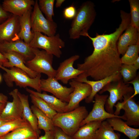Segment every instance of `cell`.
<instances>
[{"instance_id":"cell-42","label":"cell","mask_w":139,"mask_h":139,"mask_svg":"<svg viewBox=\"0 0 139 139\" xmlns=\"http://www.w3.org/2000/svg\"><path fill=\"white\" fill-rule=\"evenodd\" d=\"M65 1V0H57L55 4L56 7V8L60 7Z\"/></svg>"},{"instance_id":"cell-34","label":"cell","mask_w":139,"mask_h":139,"mask_svg":"<svg viewBox=\"0 0 139 139\" xmlns=\"http://www.w3.org/2000/svg\"><path fill=\"white\" fill-rule=\"evenodd\" d=\"M130 8V24L139 30V1L129 0Z\"/></svg>"},{"instance_id":"cell-47","label":"cell","mask_w":139,"mask_h":139,"mask_svg":"<svg viewBox=\"0 0 139 139\" xmlns=\"http://www.w3.org/2000/svg\"><path fill=\"white\" fill-rule=\"evenodd\" d=\"M30 139H38V138H37V137L33 138H31Z\"/></svg>"},{"instance_id":"cell-45","label":"cell","mask_w":139,"mask_h":139,"mask_svg":"<svg viewBox=\"0 0 139 139\" xmlns=\"http://www.w3.org/2000/svg\"><path fill=\"white\" fill-rule=\"evenodd\" d=\"M8 121L2 119L0 117V126L3 124H4L5 123Z\"/></svg>"},{"instance_id":"cell-32","label":"cell","mask_w":139,"mask_h":139,"mask_svg":"<svg viewBox=\"0 0 139 139\" xmlns=\"http://www.w3.org/2000/svg\"><path fill=\"white\" fill-rule=\"evenodd\" d=\"M39 7L41 12L45 15L46 18L50 21H53L54 0H39L38 1Z\"/></svg>"},{"instance_id":"cell-19","label":"cell","mask_w":139,"mask_h":139,"mask_svg":"<svg viewBox=\"0 0 139 139\" xmlns=\"http://www.w3.org/2000/svg\"><path fill=\"white\" fill-rule=\"evenodd\" d=\"M122 76L119 73L114 74L102 79L98 81H90L86 78H77L75 80L87 83L91 88V91L90 95L85 99V102L90 103L93 100L95 95L108 83L121 79Z\"/></svg>"},{"instance_id":"cell-9","label":"cell","mask_w":139,"mask_h":139,"mask_svg":"<svg viewBox=\"0 0 139 139\" xmlns=\"http://www.w3.org/2000/svg\"><path fill=\"white\" fill-rule=\"evenodd\" d=\"M132 95H125L123 102H118L116 105H115L116 109L114 114L119 115L120 110L123 109L125 111L122 116L123 119L129 126L137 127L139 125V105L133 98L131 97Z\"/></svg>"},{"instance_id":"cell-17","label":"cell","mask_w":139,"mask_h":139,"mask_svg":"<svg viewBox=\"0 0 139 139\" xmlns=\"http://www.w3.org/2000/svg\"><path fill=\"white\" fill-rule=\"evenodd\" d=\"M8 51L18 53L24 56L27 61L33 59L34 55L29 44L20 39L15 41L0 43V51L2 53Z\"/></svg>"},{"instance_id":"cell-40","label":"cell","mask_w":139,"mask_h":139,"mask_svg":"<svg viewBox=\"0 0 139 139\" xmlns=\"http://www.w3.org/2000/svg\"><path fill=\"white\" fill-rule=\"evenodd\" d=\"M8 97L2 93H0V103H6L8 101Z\"/></svg>"},{"instance_id":"cell-3","label":"cell","mask_w":139,"mask_h":139,"mask_svg":"<svg viewBox=\"0 0 139 139\" xmlns=\"http://www.w3.org/2000/svg\"><path fill=\"white\" fill-rule=\"evenodd\" d=\"M88 114L85 106H79L69 111L57 113L52 120L55 126L72 137L80 128L81 123Z\"/></svg>"},{"instance_id":"cell-46","label":"cell","mask_w":139,"mask_h":139,"mask_svg":"<svg viewBox=\"0 0 139 139\" xmlns=\"http://www.w3.org/2000/svg\"><path fill=\"white\" fill-rule=\"evenodd\" d=\"M2 80V77L1 76L0 74V82H1Z\"/></svg>"},{"instance_id":"cell-43","label":"cell","mask_w":139,"mask_h":139,"mask_svg":"<svg viewBox=\"0 0 139 139\" xmlns=\"http://www.w3.org/2000/svg\"><path fill=\"white\" fill-rule=\"evenodd\" d=\"M133 65L137 70L139 68V57L135 61Z\"/></svg>"},{"instance_id":"cell-33","label":"cell","mask_w":139,"mask_h":139,"mask_svg":"<svg viewBox=\"0 0 139 139\" xmlns=\"http://www.w3.org/2000/svg\"><path fill=\"white\" fill-rule=\"evenodd\" d=\"M137 70L133 65L122 64L119 73L123 77L124 82L126 83L135 79Z\"/></svg>"},{"instance_id":"cell-2","label":"cell","mask_w":139,"mask_h":139,"mask_svg":"<svg viewBox=\"0 0 139 139\" xmlns=\"http://www.w3.org/2000/svg\"><path fill=\"white\" fill-rule=\"evenodd\" d=\"M96 15L93 2L87 1L83 3L77 10L76 14L72 21L68 31L70 38L76 39L81 36L87 37Z\"/></svg>"},{"instance_id":"cell-23","label":"cell","mask_w":139,"mask_h":139,"mask_svg":"<svg viewBox=\"0 0 139 139\" xmlns=\"http://www.w3.org/2000/svg\"><path fill=\"white\" fill-rule=\"evenodd\" d=\"M26 91L30 94L38 96L45 101L50 107L57 113L65 112L68 103L63 102L53 95L47 94L45 92L40 93L26 88Z\"/></svg>"},{"instance_id":"cell-36","label":"cell","mask_w":139,"mask_h":139,"mask_svg":"<svg viewBox=\"0 0 139 139\" xmlns=\"http://www.w3.org/2000/svg\"><path fill=\"white\" fill-rule=\"evenodd\" d=\"M54 139H74L64 133L60 128L55 127Z\"/></svg>"},{"instance_id":"cell-28","label":"cell","mask_w":139,"mask_h":139,"mask_svg":"<svg viewBox=\"0 0 139 139\" xmlns=\"http://www.w3.org/2000/svg\"><path fill=\"white\" fill-rule=\"evenodd\" d=\"M120 135L115 133L107 121H102L94 139H120Z\"/></svg>"},{"instance_id":"cell-29","label":"cell","mask_w":139,"mask_h":139,"mask_svg":"<svg viewBox=\"0 0 139 139\" xmlns=\"http://www.w3.org/2000/svg\"><path fill=\"white\" fill-rule=\"evenodd\" d=\"M30 125L23 117L21 119L7 121L0 126V136H2L17 129Z\"/></svg>"},{"instance_id":"cell-10","label":"cell","mask_w":139,"mask_h":139,"mask_svg":"<svg viewBox=\"0 0 139 139\" xmlns=\"http://www.w3.org/2000/svg\"><path fill=\"white\" fill-rule=\"evenodd\" d=\"M108 95L97 94L94 97L95 101L92 110L80 124V127L88 122L93 121H102L109 118L117 117L123 119L122 116L109 113L105 108L106 101L108 97Z\"/></svg>"},{"instance_id":"cell-5","label":"cell","mask_w":139,"mask_h":139,"mask_svg":"<svg viewBox=\"0 0 139 139\" xmlns=\"http://www.w3.org/2000/svg\"><path fill=\"white\" fill-rule=\"evenodd\" d=\"M108 91L109 93L105 105L106 110L108 112L114 114L113 108L115 104L119 101H122L125 95L133 94L134 92L133 88L129 84L125 83L121 79L110 82L99 91L101 94Z\"/></svg>"},{"instance_id":"cell-26","label":"cell","mask_w":139,"mask_h":139,"mask_svg":"<svg viewBox=\"0 0 139 139\" xmlns=\"http://www.w3.org/2000/svg\"><path fill=\"white\" fill-rule=\"evenodd\" d=\"M39 137L30 125L17 129L1 137V139H30Z\"/></svg>"},{"instance_id":"cell-25","label":"cell","mask_w":139,"mask_h":139,"mask_svg":"<svg viewBox=\"0 0 139 139\" xmlns=\"http://www.w3.org/2000/svg\"><path fill=\"white\" fill-rule=\"evenodd\" d=\"M102 122L93 121L86 123L80 127L72 137L74 139H94Z\"/></svg>"},{"instance_id":"cell-35","label":"cell","mask_w":139,"mask_h":139,"mask_svg":"<svg viewBox=\"0 0 139 139\" xmlns=\"http://www.w3.org/2000/svg\"><path fill=\"white\" fill-rule=\"evenodd\" d=\"M77 10L73 5H71L65 8L63 11L64 17L67 19H73L76 13Z\"/></svg>"},{"instance_id":"cell-7","label":"cell","mask_w":139,"mask_h":139,"mask_svg":"<svg viewBox=\"0 0 139 139\" xmlns=\"http://www.w3.org/2000/svg\"><path fill=\"white\" fill-rule=\"evenodd\" d=\"M34 55L32 59L27 61L26 65L31 70L38 73H43L48 77H55L56 70L53 66V55L46 51L32 48Z\"/></svg>"},{"instance_id":"cell-11","label":"cell","mask_w":139,"mask_h":139,"mask_svg":"<svg viewBox=\"0 0 139 139\" xmlns=\"http://www.w3.org/2000/svg\"><path fill=\"white\" fill-rule=\"evenodd\" d=\"M40 88L41 91L50 93L62 101L67 103L74 89L72 87L68 88L62 85L55 77L41 79Z\"/></svg>"},{"instance_id":"cell-13","label":"cell","mask_w":139,"mask_h":139,"mask_svg":"<svg viewBox=\"0 0 139 139\" xmlns=\"http://www.w3.org/2000/svg\"><path fill=\"white\" fill-rule=\"evenodd\" d=\"M80 58L78 55H73L60 63L57 70L55 78L63 84H67L70 80L76 79L83 71L74 68V62Z\"/></svg>"},{"instance_id":"cell-20","label":"cell","mask_w":139,"mask_h":139,"mask_svg":"<svg viewBox=\"0 0 139 139\" xmlns=\"http://www.w3.org/2000/svg\"><path fill=\"white\" fill-rule=\"evenodd\" d=\"M35 1L33 0H4L2 7L6 12L20 17L28 11L32 9Z\"/></svg>"},{"instance_id":"cell-24","label":"cell","mask_w":139,"mask_h":139,"mask_svg":"<svg viewBox=\"0 0 139 139\" xmlns=\"http://www.w3.org/2000/svg\"><path fill=\"white\" fill-rule=\"evenodd\" d=\"M18 94L23 106V117L39 137L40 131L38 128V120L29 106L28 95L22 94L19 91Z\"/></svg>"},{"instance_id":"cell-12","label":"cell","mask_w":139,"mask_h":139,"mask_svg":"<svg viewBox=\"0 0 139 139\" xmlns=\"http://www.w3.org/2000/svg\"><path fill=\"white\" fill-rule=\"evenodd\" d=\"M69 84L74 89L70 95V101L66 107L65 112L72 111L80 106V102L90 95L92 90L90 86L87 83L74 79L69 82Z\"/></svg>"},{"instance_id":"cell-16","label":"cell","mask_w":139,"mask_h":139,"mask_svg":"<svg viewBox=\"0 0 139 139\" xmlns=\"http://www.w3.org/2000/svg\"><path fill=\"white\" fill-rule=\"evenodd\" d=\"M119 37L117 42L119 54L123 55L130 46L139 43V30L130 24Z\"/></svg>"},{"instance_id":"cell-39","label":"cell","mask_w":139,"mask_h":139,"mask_svg":"<svg viewBox=\"0 0 139 139\" xmlns=\"http://www.w3.org/2000/svg\"><path fill=\"white\" fill-rule=\"evenodd\" d=\"M10 15L0 6V22L6 20Z\"/></svg>"},{"instance_id":"cell-14","label":"cell","mask_w":139,"mask_h":139,"mask_svg":"<svg viewBox=\"0 0 139 139\" xmlns=\"http://www.w3.org/2000/svg\"><path fill=\"white\" fill-rule=\"evenodd\" d=\"M20 28L19 17L13 14L10 15L0 24V43L20 39L18 36Z\"/></svg>"},{"instance_id":"cell-31","label":"cell","mask_w":139,"mask_h":139,"mask_svg":"<svg viewBox=\"0 0 139 139\" xmlns=\"http://www.w3.org/2000/svg\"><path fill=\"white\" fill-rule=\"evenodd\" d=\"M139 43L130 46L121 58L122 64L133 65L139 57Z\"/></svg>"},{"instance_id":"cell-1","label":"cell","mask_w":139,"mask_h":139,"mask_svg":"<svg viewBox=\"0 0 139 139\" xmlns=\"http://www.w3.org/2000/svg\"><path fill=\"white\" fill-rule=\"evenodd\" d=\"M120 14L121 23L114 32L108 34L97 33L94 37L87 36L92 41L94 50L85 58L83 63L77 64V69L83 71L79 77L90 76L98 81L119 73L122 64L117 42L131 22L130 13L121 10Z\"/></svg>"},{"instance_id":"cell-38","label":"cell","mask_w":139,"mask_h":139,"mask_svg":"<svg viewBox=\"0 0 139 139\" xmlns=\"http://www.w3.org/2000/svg\"><path fill=\"white\" fill-rule=\"evenodd\" d=\"M54 130L45 131L44 135L39 137L38 139H54Z\"/></svg>"},{"instance_id":"cell-44","label":"cell","mask_w":139,"mask_h":139,"mask_svg":"<svg viewBox=\"0 0 139 139\" xmlns=\"http://www.w3.org/2000/svg\"><path fill=\"white\" fill-rule=\"evenodd\" d=\"M6 103H0V115L4 109Z\"/></svg>"},{"instance_id":"cell-27","label":"cell","mask_w":139,"mask_h":139,"mask_svg":"<svg viewBox=\"0 0 139 139\" xmlns=\"http://www.w3.org/2000/svg\"><path fill=\"white\" fill-rule=\"evenodd\" d=\"M31 109L37 119L39 129H42L45 131L54 130L55 126L52 119L34 105L32 106Z\"/></svg>"},{"instance_id":"cell-22","label":"cell","mask_w":139,"mask_h":139,"mask_svg":"<svg viewBox=\"0 0 139 139\" xmlns=\"http://www.w3.org/2000/svg\"><path fill=\"white\" fill-rule=\"evenodd\" d=\"M107 121L114 131L123 133L129 139H137L139 135L138 128L131 127L120 118H111L107 119Z\"/></svg>"},{"instance_id":"cell-15","label":"cell","mask_w":139,"mask_h":139,"mask_svg":"<svg viewBox=\"0 0 139 139\" xmlns=\"http://www.w3.org/2000/svg\"><path fill=\"white\" fill-rule=\"evenodd\" d=\"M18 89H15L9 93L13 98L12 102L7 101L2 112L0 118L10 121L21 119L23 117V106L18 94Z\"/></svg>"},{"instance_id":"cell-21","label":"cell","mask_w":139,"mask_h":139,"mask_svg":"<svg viewBox=\"0 0 139 139\" xmlns=\"http://www.w3.org/2000/svg\"><path fill=\"white\" fill-rule=\"evenodd\" d=\"M32 10H29L19 17L20 30L18 36L19 38L29 44L34 36L31 30V15Z\"/></svg>"},{"instance_id":"cell-37","label":"cell","mask_w":139,"mask_h":139,"mask_svg":"<svg viewBox=\"0 0 139 139\" xmlns=\"http://www.w3.org/2000/svg\"><path fill=\"white\" fill-rule=\"evenodd\" d=\"M131 84L133 85L134 93L131 95V97L133 98L134 97L139 94V77L138 76L136 77L133 80L126 83Z\"/></svg>"},{"instance_id":"cell-4","label":"cell","mask_w":139,"mask_h":139,"mask_svg":"<svg viewBox=\"0 0 139 139\" xmlns=\"http://www.w3.org/2000/svg\"><path fill=\"white\" fill-rule=\"evenodd\" d=\"M0 68L5 71L3 77L6 84L9 87L13 86V82L21 88L29 86L41 93L40 88L41 74H38L35 78H32L24 71L18 68L13 67L8 69L0 64Z\"/></svg>"},{"instance_id":"cell-8","label":"cell","mask_w":139,"mask_h":139,"mask_svg":"<svg viewBox=\"0 0 139 139\" xmlns=\"http://www.w3.org/2000/svg\"><path fill=\"white\" fill-rule=\"evenodd\" d=\"M33 6L31 19L32 32L42 33L48 36L55 35L57 27V23L44 17L39 9L38 0L35 1Z\"/></svg>"},{"instance_id":"cell-30","label":"cell","mask_w":139,"mask_h":139,"mask_svg":"<svg viewBox=\"0 0 139 139\" xmlns=\"http://www.w3.org/2000/svg\"><path fill=\"white\" fill-rule=\"evenodd\" d=\"M30 96L33 105L52 119L57 112L40 97L32 94H30Z\"/></svg>"},{"instance_id":"cell-6","label":"cell","mask_w":139,"mask_h":139,"mask_svg":"<svg viewBox=\"0 0 139 139\" xmlns=\"http://www.w3.org/2000/svg\"><path fill=\"white\" fill-rule=\"evenodd\" d=\"M34 34L33 38L29 44L31 47L42 49L57 58L60 57L62 54L61 49L65 47V44L59 34L52 36L38 32Z\"/></svg>"},{"instance_id":"cell-48","label":"cell","mask_w":139,"mask_h":139,"mask_svg":"<svg viewBox=\"0 0 139 139\" xmlns=\"http://www.w3.org/2000/svg\"><path fill=\"white\" fill-rule=\"evenodd\" d=\"M0 139H1V137L0 136Z\"/></svg>"},{"instance_id":"cell-18","label":"cell","mask_w":139,"mask_h":139,"mask_svg":"<svg viewBox=\"0 0 139 139\" xmlns=\"http://www.w3.org/2000/svg\"><path fill=\"white\" fill-rule=\"evenodd\" d=\"M2 54L8 60L3 64V66L19 68L26 73L32 78L36 77L39 74L31 70L26 65L27 60L21 54L13 51H8Z\"/></svg>"},{"instance_id":"cell-41","label":"cell","mask_w":139,"mask_h":139,"mask_svg":"<svg viewBox=\"0 0 139 139\" xmlns=\"http://www.w3.org/2000/svg\"><path fill=\"white\" fill-rule=\"evenodd\" d=\"M8 61V60L0 51V64L2 65L4 63Z\"/></svg>"}]
</instances>
